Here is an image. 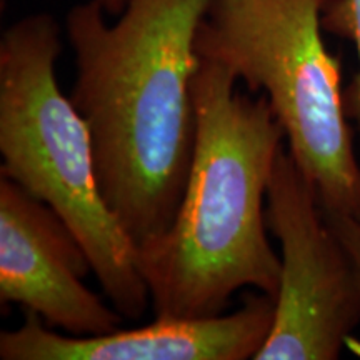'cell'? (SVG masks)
I'll return each instance as SVG.
<instances>
[{"label":"cell","instance_id":"6da1fadb","mask_svg":"<svg viewBox=\"0 0 360 360\" xmlns=\"http://www.w3.org/2000/svg\"><path fill=\"white\" fill-rule=\"evenodd\" d=\"M212 0H129L114 25L97 0L67 13L70 101L92 132L97 182L135 245L172 224L195 147V35Z\"/></svg>","mask_w":360,"mask_h":360},{"label":"cell","instance_id":"7a4b0ae2","mask_svg":"<svg viewBox=\"0 0 360 360\" xmlns=\"http://www.w3.org/2000/svg\"><path fill=\"white\" fill-rule=\"evenodd\" d=\"M237 75L200 58L192 80L195 147L172 224L137 244L155 317L222 315L254 287L276 299L282 260L267 237V188L285 132L265 94L236 89Z\"/></svg>","mask_w":360,"mask_h":360},{"label":"cell","instance_id":"3957f363","mask_svg":"<svg viewBox=\"0 0 360 360\" xmlns=\"http://www.w3.org/2000/svg\"><path fill=\"white\" fill-rule=\"evenodd\" d=\"M60 52L51 13H32L4 30L0 172L56 210L84 247L109 302L124 319L139 321L150 294L137 245L102 197L90 127L57 84Z\"/></svg>","mask_w":360,"mask_h":360},{"label":"cell","instance_id":"277c9868","mask_svg":"<svg viewBox=\"0 0 360 360\" xmlns=\"http://www.w3.org/2000/svg\"><path fill=\"white\" fill-rule=\"evenodd\" d=\"M330 0H212L197 56L219 62L265 94L297 167L322 207L360 219V164L322 17Z\"/></svg>","mask_w":360,"mask_h":360},{"label":"cell","instance_id":"5b68a950","mask_svg":"<svg viewBox=\"0 0 360 360\" xmlns=\"http://www.w3.org/2000/svg\"><path fill=\"white\" fill-rule=\"evenodd\" d=\"M267 227L281 244L272 330L254 360H334L360 323V274L285 147L267 188Z\"/></svg>","mask_w":360,"mask_h":360},{"label":"cell","instance_id":"8992f818","mask_svg":"<svg viewBox=\"0 0 360 360\" xmlns=\"http://www.w3.org/2000/svg\"><path fill=\"white\" fill-rule=\"evenodd\" d=\"M92 264L67 224L32 193L0 177V302L35 312L69 335L122 328L124 317L84 283Z\"/></svg>","mask_w":360,"mask_h":360},{"label":"cell","instance_id":"52a82bcc","mask_svg":"<svg viewBox=\"0 0 360 360\" xmlns=\"http://www.w3.org/2000/svg\"><path fill=\"white\" fill-rule=\"evenodd\" d=\"M24 314L19 327L0 332L2 360H245L255 359L272 330L276 299L257 290L233 314L155 317L101 335L58 334L35 312Z\"/></svg>","mask_w":360,"mask_h":360},{"label":"cell","instance_id":"ba28073f","mask_svg":"<svg viewBox=\"0 0 360 360\" xmlns=\"http://www.w3.org/2000/svg\"><path fill=\"white\" fill-rule=\"evenodd\" d=\"M323 29L352 39L357 47L359 72L344 90V107L360 139V0H330L322 17Z\"/></svg>","mask_w":360,"mask_h":360},{"label":"cell","instance_id":"9c48e42d","mask_svg":"<svg viewBox=\"0 0 360 360\" xmlns=\"http://www.w3.org/2000/svg\"><path fill=\"white\" fill-rule=\"evenodd\" d=\"M327 222L334 229L337 236L344 245L347 247L350 257H352L355 267H357L360 274V219L352 217V215L340 214V212H330V210L323 209Z\"/></svg>","mask_w":360,"mask_h":360},{"label":"cell","instance_id":"30bf717a","mask_svg":"<svg viewBox=\"0 0 360 360\" xmlns=\"http://www.w3.org/2000/svg\"><path fill=\"white\" fill-rule=\"evenodd\" d=\"M97 2L101 4V7L107 15L119 17L125 11V7H127L129 0H97Z\"/></svg>","mask_w":360,"mask_h":360}]
</instances>
